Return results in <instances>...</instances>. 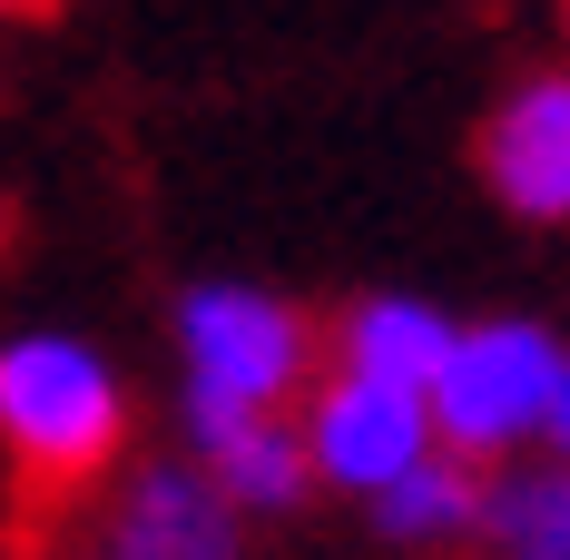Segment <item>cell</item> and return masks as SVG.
Segmentation results:
<instances>
[{
	"mask_svg": "<svg viewBox=\"0 0 570 560\" xmlns=\"http://www.w3.org/2000/svg\"><path fill=\"white\" fill-rule=\"evenodd\" d=\"M118 443H128V403L99 374V354H79L59 335H30L0 354V452H10L0 541H10V560H40L89 511Z\"/></svg>",
	"mask_w": 570,
	"mask_h": 560,
	"instance_id": "obj_1",
	"label": "cell"
},
{
	"mask_svg": "<svg viewBox=\"0 0 570 560\" xmlns=\"http://www.w3.org/2000/svg\"><path fill=\"white\" fill-rule=\"evenodd\" d=\"M295 374H305V335L285 305L236 295V285L187 295V413H197V433H227L246 413H266Z\"/></svg>",
	"mask_w": 570,
	"mask_h": 560,
	"instance_id": "obj_2",
	"label": "cell"
},
{
	"mask_svg": "<svg viewBox=\"0 0 570 560\" xmlns=\"http://www.w3.org/2000/svg\"><path fill=\"white\" fill-rule=\"evenodd\" d=\"M551 393H561V354L531 325H482L453 344L443 384H433V433L472 462V452H502L512 433L551 423Z\"/></svg>",
	"mask_w": 570,
	"mask_h": 560,
	"instance_id": "obj_3",
	"label": "cell"
},
{
	"mask_svg": "<svg viewBox=\"0 0 570 560\" xmlns=\"http://www.w3.org/2000/svg\"><path fill=\"white\" fill-rule=\"evenodd\" d=\"M482 177L521 217H570V79H531L482 118Z\"/></svg>",
	"mask_w": 570,
	"mask_h": 560,
	"instance_id": "obj_4",
	"label": "cell"
},
{
	"mask_svg": "<svg viewBox=\"0 0 570 560\" xmlns=\"http://www.w3.org/2000/svg\"><path fill=\"white\" fill-rule=\"evenodd\" d=\"M423 433H433V403H423V393H394V384H354V374H344V384L315 403V462H325L335 482L394 492L403 472H423Z\"/></svg>",
	"mask_w": 570,
	"mask_h": 560,
	"instance_id": "obj_5",
	"label": "cell"
},
{
	"mask_svg": "<svg viewBox=\"0 0 570 560\" xmlns=\"http://www.w3.org/2000/svg\"><path fill=\"white\" fill-rule=\"evenodd\" d=\"M89 560H236V531H227V502L207 472H148L118 521L99 531Z\"/></svg>",
	"mask_w": 570,
	"mask_h": 560,
	"instance_id": "obj_6",
	"label": "cell"
},
{
	"mask_svg": "<svg viewBox=\"0 0 570 560\" xmlns=\"http://www.w3.org/2000/svg\"><path fill=\"white\" fill-rule=\"evenodd\" d=\"M453 325L433 315V305H364L354 325H344V374L354 384H394V393H423L443 384V364H453Z\"/></svg>",
	"mask_w": 570,
	"mask_h": 560,
	"instance_id": "obj_7",
	"label": "cell"
},
{
	"mask_svg": "<svg viewBox=\"0 0 570 560\" xmlns=\"http://www.w3.org/2000/svg\"><path fill=\"white\" fill-rule=\"evenodd\" d=\"M197 443H207V482L236 502H295V482H305V433H285L276 413H246V423L197 433Z\"/></svg>",
	"mask_w": 570,
	"mask_h": 560,
	"instance_id": "obj_8",
	"label": "cell"
},
{
	"mask_svg": "<svg viewBox=\"0 0 570 560\" xmlns=\"http://www.w3.org/2000/svg\"><path fill=\"white\" fill-rule=\"evenodd\" d=\"M482 521L502 531V551H512V560H570V472H531V482H502Z\"/></svg>",
	"mask_w": 570,
	"mask_h": 560,
	"instance_id": "obj_9",
	"label": "cell"
},
{
	"mask_svg": "<svg viewBox=\"0 0 570 560\" xmlns=\"http://www.w3.org/2000/svg\"><path fill=\"white\" fill-rule=\"evenodd\" d=\"M472 511H492V492L472 482V462H423V472H403L394 492H384V531L433 541V531H462Z\"/></svg>",
	"mask_w": 570,
	"mask_h": 560,
	"instance_id": "obj_10",
	"label": "cell"
},
{
	"mask_svg": "<svg viewBox=\"0 0 570 560\" xmlns=\"http://www.w3.org/2000/svg\"><path fill=\"white\" fill-rule=\"evenodd\" d=\"M551 452H570V364H561V393H551Z\"/></svg>",
	"mask_w": 570,
	"mask_h": 560,
	"instance_id": "obj_11",
	"label": "cell"
},
{
	"mask_svg": "<svg viewBox=\"0 0 570 560\" xmlns=\"http://www.w3.org/2000/svg\"><path fill=\"white\" fill-rule=\"evenodd\" d=\"M0 10H10V20H50L59 0H0Z\"/></svg>",
	"mask_w": 570,
	"mask_h": 560,
	"instance_id": "obj_12",
	"label": "cell"
},
{
	"mask_svg": "<svg viewBox=\"0 0 570 560\" xmlns=\"http://www.w3.org/2000/svg\"><path fill=\"white\" fill-rule=\"evenodd\" d=\"M561 10H570V0H561Z\"/></svg>",
	"mask_w": 570,
	"mask_h": 560,
	"instance_id": "obj_13",
	"label": "cell"
}]
</instances>
